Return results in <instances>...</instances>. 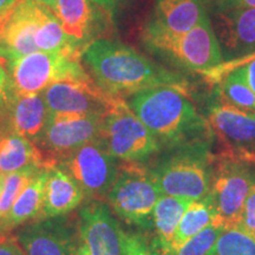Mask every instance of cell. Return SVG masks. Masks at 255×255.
Here are the masks:
<instances>
[{
  "instance_id": "8",
  "label": "cell",
  "mask_w": 255,
  "mask_h": 255,
  "mask_svg": "<svg viewBox=\"0 0 255 255\" xmlns=\"http://www.w3.org/2000/svg\"><path fill=\"white\" fill-rule=\"evenodd\" d=\"M255 183V164L221 151L214 154L209 196L214 207L213 225L222 229L240 226L245 201Z\"/></svg>"
},
{
  "instance_id": "42",
  "label": "cell",
  "mask_w": 255,
  "mask_h": 255,
  "mask_svg": "<svg viewBox=\"0 0 255 255\" xmlns=\"http://www.w3.org/2000/svg\"><path fill=\"white\" fill-rule=\"evenodd\" d=\"M254 239H255V237H254Z\"/></svg>"
},
{
  "instance_id": "32",
  "label": "cell",
  "mask_w": 255,
  "mask_h": 255,
  "mask_svg": "<svg viewBox=\"0 0 255 255\" xmlns=\"http://www.w3.org/2000/svg\"><path fill=\"white\" fill-rule=\"evenodd\" d=\"M0 255H25L15 238L0 239Z\"/></svg>"
},
{
  "instance_id": "5",
  "label": "cell",
  "mask_w": 255,
  "mask_h": 255,
  "mask_svg": "<svg viewBox=\"0 0 255 255\" xmlns=\"http://www.w3.org/2000/svg\"><path fill=\"white\" fill-rule=\"evenodd\" d=\"M161 196L148 164L120 162L119 175L104 202L128 225L150 229L154 208Z\"/></svg>"
},
{
  "instance_id": "21",
  "label": "cell",
  "mask_w": 255,
  "mask_h": 255,
  "mask_svg": "<svg viewBox=\"0 0 255 255\" xmlns=\"http://www.w3.org/2000/svg\"><path fill=\"white\" fill-rule=\"evenodd\" d=\"M45 183V168L28 183L20 196L13 203L12 208L4 218L0 220V238L8 237L13 229L23 227L26 223L43 219V191Z\"/></svg>"
},
{
  "instance_id": "20",
  "label": "cell",
  "mask_w": 255,
  "mask_h": 255,
  "mask_svg": "<svg viewBox=\"0 0 255 255\" xmlns=\"http://www.w3.org/2000/svg\"><path fill=\"white\" fill-rule=\"evenodd\" d=\"M206 15L205 0H155L148 23L171 33H184Z\"/></svg>"
},
{
  "instance_id": "13",
  "label": "cell",
  "mask_w": 255,
  "mask_h": 255,
  "mask_svg": "<svg viewBox=\"0 0 255 255\" xmlns=\"http://www.w3.org/2000/svg\"><path fill=\"white\" fill-rule=\"evenodd\" d=\"M55 13L66 36L82 52L113 33L114 14L91 0H57Z\"/></svg>"
},
{
  "instance_id": "34",
  "label": "cell",
  "mask_w": 255,
  "mask_h": 255,
  "mask_svg": "<svg viewBox=\"0 0 255 255\" xmlns=\"http://www.w3.org/2000/svg\"><path fill=\"white\" fill-rule=\"evenodd\" d=\"M91 1L100 5L101 7H103L104 9H107V11L110 12L111 14H114L115 11L119 8V5H117V2L115 1V0H91Z\"/></svg>"
},
{
  "instance_id": "40",
  "label": "cell",
  "mask_w": 255,
  "mask_h": 255,
  "mask_svg": "<svg viewBox=\"0 0 255 255\" xmlns=\"http://www.w3.org/2000/svg\"><path fill=\"white\" fill-rule=\"evenodd\" d=\"M115 1L117 2V5H119V7L121 5H123V4H126V2L128 1V0H115Z\"/></svg>"
},
{
  "instance_id": "30",
  "label": "cell",
  "mask_w": 255,
  "mask_h": 255,
  "mask_svg": "<svg viewBox=\"0 0 255 255\" xmlns=\"http://www.w3.org/2000/svg\"><path fill=\"white\" fill-rule=\"evenodd\" d=\"M126 255H156L149 244L138 234H127Z\"/></svg>"
},
{
  "instance_id": "17",
  "label": "cell",
  "mask_w": 255,
  "mask_h": 255,
  "mask_svg": "<svg viewBox=\"0 0 255 255\" xmlns=\"http://www.w3.org/2000/svg\"><path fill=\"white\" fill-rule=\"evenodd\" d=\"M215 18L223 56L232 60L255 52V8L231 9Z\"/></svg>"
},
{
  "instance_id": "23",
  "label": "cell",
  "mask_w": 255,
  "mask_h": 255,
  "mask_svg": "<svg viewBox=\"0 0 255 255\" xmlns=\"http://www.w3.org/2000/svg\"><path fill=\"white\" fill-rule=\"evenodd\" d=\"M37 165L44 168L43 156L33 142L9 130L0 129V176Z\"/></svg>"
},
{
  "instance_id": "14",
  "label": "cell",
  "mask_w": 255,
  "mask_h": 255,
  "mask_svg": "<svg viewBox=\"0 0 255 255\" xmlns=\"http://www.w3.org/2000/svg\"><path fill=\"white\" fill-rule=\"evenodd\" d=\"M51 11L37 0H17L0 39V58L9 62L38 52V36Z\"/></svg>"
},
{
  "instance_id": "25",
  "label": "cell",
  "mask_w": 255,
  "mask_h": 255,
  "mask_svg": "<svg viewBox=\"0 0 255 255\" xmlns=\"http://www.w3.org/2000/svg\"><path fill=\"white\" fill-rule=\"evenodd\" d=\"M216 91L226 103L244 110L255 111V94L245 79L241 66L223 76L216 84Z\"/></svg>"
},
{
  "instance_id": "31",
  "label": "cell",
  "mask_w": 255,
  "mask_h": 255,
  "mask_svg": "<svg viewBox=\"0 0 255 255\" xmlns=\"http://www.w3.org/2000/svg\"><path fill=\"white\" fill-rule=\"evenodd\" d=\"M214 13H221L237 8H255V0H205Z\"/></svg>"
},
{
  "instance_id": "15",
  "label": "cell",
  "mask_w": 255,
  "mask_h": 255,
  "mask_svg": "<svg viewBox=\"0 0 255 255\" xmlns=\"http://www.w3.org/2000/svg\"><path fill=\"white\" fill-rule=\"evenodd\" d=\"M78 234L91 255H126L127 233L104 201H88L82 207Z\"/></svg>"
},
{
  "instance_id": "37",
  "label": "cell",
  "mask_w": 255,
  "mask_h": 255,
  "mask_svg": "<svg viewBox=\"0 0 255 255\" xmlns=\"http://www.w3.org/2000/svg\"><path fill=\"white\" fill-rule=\"evenodd\" d=\"M0 79H2V81H9L7 72V62L2 58H0Z\"/></svg>"
},
{
  "instance_id": "7",
  "label": "cell",
  "mask_w": 255,
  "mask_h": 255,
  "mask_svg": "<svg viewBox=\"0 0 255 255\" xmlns=\"http://www.w3.org/2000/svg\"><path fill=\"white\" fill-rule=\"evenodd\" d=\"M98 141L120 162L148 164L162 152V146L150 130L120 100L102 120Z\"/></svg>"
},
{
  "instance_id": "24",
  "label": "cell",
  "mask_w": 255,
  "mask_h": 255,
  "mask_svg": "<svg viewBox=\"0 0 255 255\" xmlns=\"http://www.w3.org/2000/svg\"><path fill=\"white\" fill-rule=\"evenodd\" d=\"M213 220H214V207L209 194L203 199L191 201L171 240L170 253L183 246L188 240L212 225Z\"/></svg>"
},
{
  "instance_id": "2",
  "label": "cell",
  "mask_w": 255,
  "mask_h": 255,
  "mask_svg": "<svg viewBox=\"0 0 255 255\" xmlns=\"http://www.w3.org/2000/svg\"><path fill=\"white\" fill-rule=\"evenodd\" d=\"M127 103L156 137L162 151L214 138L188 91L168 85L149 88L130 96Z\"/></svg>"
},
{
  "instance_id": "38",
  "label": "cell",
  "mask_w": 255,
  "mask_h": 255,
  "mask_svg": "<svg viewBox=\"0 0 255 255\" xmlns=\"http://www.w3.org/2000/svg\"><path fill=\"white\" fill-rule=\"evenodd\" d=\"M11 11H12V8L9 9L7 13L4 14V15H1V17H0V39H1L2 32H4L6 24H7V21H8V18H9V14H11Z\"/></svg>"
},
{
  "instance_id": "39",
  "label": "cell",
  "mask_w": 255,
  "mask_h": 255,
  "mask_svg": "<svg viewBox=\"0 0 255 255\" xmlns=\"http://www.w3.org/2000/svg\"><path fill=\"white\" fill-rule=\"evenodd\" d=\"M37 1H39V2H41V4L47 6V7L53 9V12H55V8H56V5H57V0H37Z\"/></svg>"
},
{
  "instance_id": "3",
  "label": "cell",
  "mask_w": 255,
  "mask_h": 255,
  "mask_svg": "<svg viewBox=\"0 0 255 255\" xmlns=\"http://www.w3.org/2000/svg\"><path fill=\"white\" fill-rule=\"evenodd\" d=\"M141 43L151 55L184 71L203 75L225 62L209 15L184 33H171L146 21Z\"/></svg>"
},
{
  "instance_id": "4",
  "label": "cell",
  "mask_w": 255,
  "mask_h": 255,
  "mask_svg": "<svg viewBox=\"0 0 255 255\" xmlns=\"http://www.w3.org/2000/svg\"><path fill=\"white\" fill-rule=\"evenodd\" d=\"M213 139H205L163 150L149 165L162 195L190 201L206 197L214 170Z\"/></svg>"
},
{
  "instance_id": "22",
  "label": "cell",
  "mask_w": 255,
  "mask_h": 255,
  "mask_svg": "<svg viewBox=\"0 0 255 255\" xmlns=\"http://www.w3.org/2000/svg\"><path fill=\"white\" fill-rule=\"evenodd\" d=\"M190 202V200L167 195H162L158 199L154 208L151 225L155 234L151 248L156 255L170 253L171 240Z\"/></svg>"
},
{
  "instance_id": "10",
  "label": "cell",
  "mask_w": 255,
  "mask_h": 255,
  "mask_svg": "<svg viewBox=\"0 0 255 255\" xmlns=\"http://www.w3.org/2000/svg\"><path fill=\"white\" fill-rule=\"evenodd\" d=\"M103 117L50 114L43 132L34 142L43 156L44 168L55 167L79 146L97 139Z\"/></svg>"
},
{
  "instance_id": "11",
  "label": "cell",
  "mask_w": 255,
  "mask_h": 255,
  "mask_svg": "<svg viewBox=\"0 0 255 255\" xmlns=\"http://www.w3.org/2000/svg\"><path fill=\"white\" fill-rule=\"evenodd\" d=\"M207 121L223 146L221 151L255 164V111L240 109L219 97L208 108Z\"/></svg>"
},
{
  "instance_id": "27",
  "label": "cell",
  "mask_w": 255,
  "mask_h": 255,
  "mask_svg": "<svg viewBox=\"0 0 255 255\" xmlns=\"http://www.w3.org/2000/svg\"><path fill=\"white\" fill-rule=\"evenodd\" d=\"M208 255H255V239L240 228L225 229Z\"/></svg>"
},
{
  "instance_id": "33",
  "label": "cell",
  "mask_w": 255,
  "mask_h": 255,
  "mask_svg": "<svg viewBox=\"0 0 255 255\" xmlns=\"http://www.w3.org/2000/svg\"><path fill=\"white\" fill-rule=\"evenodd\" d=\"M241 68L242 72H244L245 79H246L248 85H250L255 94V58L247 60L246 63L242 64Z\"/></svg>"
},
{
  "instance_id": "16",
  "label": "cell",
  "mask_w": 255,
  "mask_h": 255,
  "mask_svg": "<svg viewBox=\"0 0 255 255\" xmlns=\"http://www.w3.org/2000/svg\"><path fill=\"white\" fill-rule=\"evenodd\" d=\"M23 227L15 240L25 255H73L79 241L70 226L56 218L37 220Z\"/></svg>"
},
{
  "instance_id": "18",
  "label": "cell",
  "mask_w": 255,
  "mask_h": 255,
  "mask_svg": "<svg viewBox=\"0 0 255 255\" xmlns=\"http://www.w3.org/2000/svg\"><path fill=\"white\" fill-rule=\"evenodd\" d=\"M50 113L39 94H12L6 108V126L9 130L36 142L45 128Z\"/></svg>"
},
{
  "instance_id": "6",
  "label": "cell",
  "mask_w": 255,
  "mask_h": 255,
  "mask_svg": "<svg viewBox=\"0 0 255 255\" xmlns=\"http://www.w3.org/2000/svg\"><path fill=\"white\" fill-rule=\"evenodd\" d=\"M12 94H39L56 82L90 79L82 64V52L76 50L38 52L7 62Z\"/></svg>"
},
{
  "instance_id": "9",
  "label": "cell",
  "mask_w": 255,
  "mask_h": 255,
  "mask_svg": "<svg viewBox=\"0 0 255 255\" xmlns=\"http://www.w3.org/2000/svg\"><path fill=\"white\" fill-rule=\"evenodd\" d=\"M57 167L79 184L87 201H105L119 175L120 161L94 139L63 157Z\"/></svg>"
},
{
  "instance_id": "19",
  "label": "cell",
  "mask_w": 255,
  "mask_h": 255,
  "mask_svg": "<svg viewBox=\"0 0 255 255\" xmlns=\"http://www.w3.org/2000/svg\"><path fill=\"white\" fill-rule=\"evenodd\" d=\"M84 194L73 178L62 168H45V183L43 191V219L60 218L78 208Z\"/></svg>"
},
{
  "instance_id": "1",
  "label": "cell",
  "mask_w": 255,
  "mask_h": 255,
  "mask_svg": "<svg viewBox=\"0 0 255 255\" xmlns=\"http://www.w3.org/2000/svg\"><path fill=\"white\" fill-rule=\"evenodd\" d=\"M82 60L92 81L113 97L126 100L138 91L162 85L189 92V83L182 75L109 38L85 47Z\"/></svg>"
},
{
  "instance_id": "35",
  "label": "cell",
  "mask_w": 255,
  "mask_h": 255,
  "mask_svg": "<svg viewBox=\"0 0 255 255\" xmlns=\"http://www.w3.org/2000/svg\"><path fill=\"white\" fill-rule=\"evenodd\" d=\"M17 2V0H0V17L7 13Z\"/></svg>"
},
{
  "instance_id": "28",
  "label": "cell",
  "mask_w": 255,
  "mask_h": 255,
  "mask_svg": "<svg viewBox=\"0 0 255 255\" xmlns=\"http://www.w3.org/2000/svg\"><path fill=\"white\" fill-rule=\"evenodd\" d=\"M223 231L212 223L169 255H208Z\"/></svg>"
},
{
  "instance_id": "36",
  "label": "cell",
  "mask_w": 255,
  "mask_h": 255,
  "mask_svg": "<svg viewBox=\"0 0 255 255\" xmlns=\"http://www.w3.org/2000/svg\"><path fill=\"white\" fill-rule=\"evenodd\" d=\"M73 255H91L88 246L84 244V242H83L81 237H79V241H78L77 246H76L75 252H73Z\"/></svg>"
},
{
  "instance_id": "26",
  "label": "cell",
  "mask_w": 255,
  "mask_h": 255,
  "mask_svg": "<svg viewBox=\"0 0 255 255\" xmlns=\"http://www.w3.org/2000/svg\"><path fill=\"white\" fill-rule=\"evenodd\" d=\"M40 169L43 168L30 165L6 176H0V220L9 212L13 203Z\"/></svg>"
},
{
  "instance_id": "12",
  "label": "cell",
  "mask_w": 255,
  "mask_h": 255,
  "mask_svg": "<svg viewBox=\"0 0 255 255\" xmlns=\"http://www.w3.org/2000/svg\"><path fill=\"white\" fill-rule=\"evenodd\" d=\"M47 110L52 115L105 116L120 100L108 95L90 79L62 81L41 91Z\"/></svg>"
},
{
  "instance_id": "41",
  "label": "cell",
  "mask_w": 255,
  "mask_h": 255,
  "mask_svg": "<svg viewBox=\"0 0 255 255\" xmlns=\"http://www.w3.org/2000/svg\"><path fill=\"white\" fill-rule=\"evenodd\" d=\"M0 239H2V238H0Z\"/></svg>"
},
{
  "instance_id": "29",
  "label": "cell",
  "mask_w": 255,
  "mask_h": 255,
  "mask_svg": "<svg viewBox=\"0 0 255 255\" xmlns=\"http://www.w3.org/2000/svg\"><path fill=\"white\" fill-rule=\"evenodd\" d=\"M238 228L246 232L251 237H255V183L252 186L250 194L245 201L240 226Z\"/></svg>"
}]
</instances>
